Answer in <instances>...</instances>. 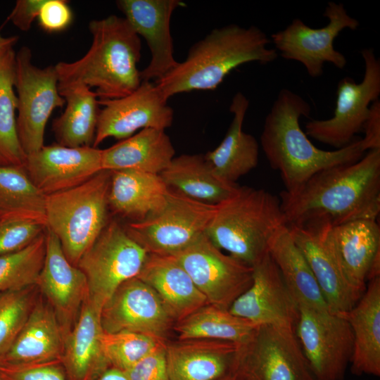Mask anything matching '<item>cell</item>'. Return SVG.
<instances>
[{"label":"cell","instance_id":"obj_41","mask_svg":"<svg viewBox=\"0 0 380 380\" xmlns=\"http://www.w3.org/2000/svg\"><path fill=\"white\" fill-rule=\"evenodd\" d=\"M0 380H66L61 361L33 365L0 364Z\"/></svg>","mask_w":380,"mask_h":380},{"label":"cell","instance_id":"obj_23","mask_svg":"<svg viewBox=\"0 0 380 380\" xmlns=\"http://www.w3.org/2000/svg\"><path fill=\"white\" fill-rule=\"evenodd\" d=\"M165 346L170 380H223L231 376L239 344L209 339Z\"/></svg>","mask_w":380,"mask_h":380},{"label":"cell","instance_id":"obj_7","mask_svg":"<svg viewBox=\"0 0 380 380\" xmlns=\"http://www.w3.org/2000/svg\"><path fill=\"white\" fill-rule=\"evenodd\" d=\"M148 255L125 227L108 221L77 264L87 279L89 300L101 310L123 282L139 274Z\"/></svg>","mask_w":380,"mask_h":380},{"label":"cell","instance_id":"obj_30","mask_svg":"<svg viewBox=\"0 0 380 380\" xmlns=\"http://www.w3.org/2000/svg\"><path fill=\"white\" fill-rule=\"evenodd\" d=\"M175 155V148L165 130L146 128L102 149V170H132L160 175Z\"/></svg>","mask_w":380,"mask_h":380},{"label":"cell","instance_id":"obj_17","mask_svg":"<svg viewBox=\"0 0 380 380\" xmlns=\"http://www.w3.org/2000/svg\"><path fill=\"white\" fill-rule=\"evenodd\" d=\"M174 319L156 292L137 277L123 282L100 312L104 332H136L160 340H163Z\"/></svg>","mask_w":380,"mask_h":380},{"label":"cell","instance_id":"obj_36","mask_svg":"<svg viewBox=\"0 0 380 380\" xmlns=\"http://www.w3.org/2000/svg\"><path fill=\"white\" fill-rule=\"evenodd\" d=\"M46 196L34 185L23 165H0V212L46 224Z\"/></svg>","mask_w":380,"mask_h":380},{"label":"cell","instance_id":"obj_45","mask_svg":"<svg viewBox=\"0 0 380 380\" xmlns=\"http://www.w3.org/2000/svg\"><path fill=\"white\" fill-rule=\"evenodd\" d=\"M365 137L361 139L365 152L380 149V101H374L369 106L362 130Z\"/></svg>","mask_w":380,"mask_h":380},{"label":"cell","instance_id":"obj_37","mask_svg":"<svg viewBox=\"0 0 380 380\" xmlns=\"http://www.w3.org/2000/svg\"><path fill=\"white\" fill-rule=\"evenodd\" d=\"M46 230L25 248L0 256V292L37 285L45 259Z\"/></svg>","mask_w":380,"mask_h":380},{"label":"cell","instance_id":"obj_25","mask_svg":"<svg viewBox=\"0 0 380 380\" xmlns=\"http://www.w3.org/2000/svg\"><path fill=\"white\" fill-rule=\"evenodd\" d=\"M63 343L55 312L39 299L0 364L33 365L61 361Z\"/></svg>","mask_w":380,"mask_h":380},{"label":"cell","instance_id":"obj_18","mask_svg":"<svg viewBox=\"0 0 380 380\" xmlns=\"http://www.w3.org/2000/svg\"><path fill=\"white\" fill-rule=\"evenodd\" d=\"M228 310L255 326L273 325L295 331L298 305L269 252L253 267L251 286Z\"/></svg>","mask_w":380,"mask_h":380},{"label":"cell","instance_id":"obj_12","mask_svg":"<svg viewBox=\"0 0 380 380\" xmlns=\"http://www.w3.org/2000/svg\"><path fill=\"white\" fill-rule=\"evenodd\" d=\"M295 334L316 380H343L350 362L353 336L342 315L299 306Z\"/></svg>","mask_w":380,"mask_h":380},{"label":"cell","instance_id":"obj_40","mask_svg":"<svg viewBox=\"0 0 380 380\" xmlns=\"http://www.w3.org/2000/svg\"><path fill=\"white\" fill-rule=\"evenodd\" d=\"M44 222L15 213L0 214V256L20 251L45 232Z\"/></svg>","mask_w":380,"mask_h":380},{"label":"cell","instance_id":"obj_38","mask_svg":"<svg viewBox=\"0 0 380 380\" xmlns=\"http://www.w3.org/2000/svg\"><path fill=\"white\" fill-rule=\"evenodd\" d=\"M162 340L136 333L122 331L103 332L101 346L110 367L125 371L156 350Z\"/></svg>","mask_w":380,"mask_h":380},{"label":"cell","instance_id":"obj_47","mask_svg":"<svg viewBox=\"0 0 380 380\" xmlns=\"http://www.w3.org/2000/svg\"><path fill=\"white\" fill-rule=\"evenodd\" d=\"M18 39V36L4 37L0 34V53L10 48H13Z\"/></svg>","mask_w":380,"mask_h":380},{"label":"cell","instance_id":"obj_46","mask_svg":"<svg viewBox=\"0 0 380 380\" xmlns=\"http://www.w3.org/2000/svg\"><path fill=\"white\" fill-rule=\"evenodd\" d=\"M95 380H129L125 372L120 369L109 367Z\"/></svg>","mask_w":380,"mask_h":380},{"label":"cell","instance_id":"obj_50","mask_svg":"<svg viewBox=\"0 0 380 380\" xmlns=\"http://www.w3.org/2000/svg\"><path fill=\"white\" fill-rule=\"evenodd\" d=\"M224 379H223V380H224Z\"/></svg>","mask_w":380,"mask_h":380},{"label":"cell","instance_id":"obj_32","mask_svg":"<svg viewBox=\"0 0 380 380\" xmlns=\"http://www.w3.org/2000/svg\"><path fill=\"white\" fill-rule=\"evenodd\" d=\"M58 89L66 106L52 125L57 144L68 147L93 146L100 111L96 93L84 84L58 85Z\"/></svg>","mask_w":380,"mask_h":380},{"label":"cell","instance_id":"obj_43","mask_svg":"<svg viewBox=\"0 0 380 380\" xmlns=\"http://www.w3.org/2000/svg\"><path fill=\"white\" fill-rule=\"evenodd\" d=\"M73 15L65 0H46L37 17L41 28L47 32H58L71 24Z\"/></svg>","mask_w":380,"mask_h":380},{"label":"cell","instance_id":"obj_29","mask_svg":"<svg viewBox=\"0 0 380 380\" xmlns=\"http://www.w3.org/2000/svg\"><path fill=\"white\" fill-rule=\"evenodd\" d=\"M353 332L350 360L353 374L380 376V277L368 281L355 306L342 315Z\"/></svg>","mask_w":380,"mask_h":380},{"label":"cell","instance_id":"obj_27","mask_svg":"<svg viewBox=\"0 0 380 380\" xmlns=\"http://www.w3.org/2000/svg\"><path fill=\"white\" fill-rule=\"evenodd\" d=\"M136 277L156 292L175 319L178 321L209 304L172 255L148 253Z\"/></svg>","mask_w":380,"mask_h":380},{"label":"cell","instance_id":"obj_6","mask_svg":"<svg viewBox=\"0 0 380 380\" xmlns=\"http://www.w3.org/2000/svg\"><path fill=\"white\" fill-rule=\"evenodd\" d=\"M110 179V171L101 170L77 186L46 196V228L75 266L109 221Z\"/></svg>","mask_w":380,"mask_h":380},{"label":"cell","instance_id":"obj_14","mask_svg":"<svg viewBox=\"0 0 380 380\" xmlns=\"http://www.w3.org/2000/svg\"><path fill=\"white\" fill-rule=\"evenodd\" d=\"M186 270L209 304L228 310L251 284L253 267L224 254L206 234L171 255Z\"/></svg>","mask_w":380,"mask_h":380},{"label":"cell","instance_id":"obj_3","mask_svg":"<svg viewBox=\"0 0 380 380\" xmlns=\"http://www.w3.org/2000/svg\"><path fill=\"white\" fill-rule=\"evenodd\" d=\"M92 37L86 54L74 62L55 65L58 86L84 84L96 88L99 100L124 97L141 83L137 64L141 43L129 22L110 15L89 23Z\"/></svg>","mask_w":380,"mask_h":380},{"label":"cell","instance_id":"obj_5","mask_svg":"<svg viewBox=\"0 0 380 380\" xmlns=\"http://www.w3.org/2000/svg\"><path fill=\"white\" fill-rule=\"evenodd\" d=\"M286 226L279 196L262 189L238 186L216 205L205 234L219 249L253 267Z\"/></svg>","mask_w":380,"mask_h":380},{"label":"cell","instance_id":"obj_9","mask_svg":"<svg viewBox=\"0 0 380 380\" xmlns=\"http://www.w3.org/2000/svg\"><path fill=\"white\" fill-rule=\"evenodd\" d=\"M215 206L170 189L161 210L142 221L129 222L125 229L148 253L171 255L205 234Z\"/></svg>","mask_w":380,"mask_h":380},{"label":"cell","instance_id":"obj_21","mask_svg":"<svg viewBox=\"0 0 380 380\" xmlns=\"http://www.w3.org/2000/svg\"><path fill=\"white\" fill-rule=\"evenodd\" d=\"M46 232L45 259L36 286L55 312L65 338L88 296L87 281L83 272L67 259L56 235L47 228Z\"/></svg>","mask_w":380,"mask_h":380},{"label":"cell","instance_id":"obj_24","mask_svg":"<svg viewBox=\"0 0 380 380\" xmlns=\"http://www.w3.org/2000/svg\"><path fill=\"white\" fill-rule=\"evenodd\" d=\"M101 310L87 298L64 338L61 364L67 380H95L109 367L101 346Z\"/></svg>","mask_w":380,"mask_h":380},{"label":"cell","instance_id":"obj_22","mask_svg":"<svg viewBox=\"0 0 380 380\" xmlns=\"http://www.w3.org/2000/svg\"><path fill=\"white\" fill-rule=\"evenodd\" d=\"M332 243L350 284L364 293L366 282L380 277V227L377 219L332 227Z\"/></svg>","mask_w":380,"mask_h":380},{"label":"cell","instance_id":"obj_2","mask_svg":"<svg viewBox=\"0 0 380 380\" xmlns=\"http://www.w3.org/2000/svg\"><path fill=\"white\" fill-rule=\"evenodd\" d=\"M309 103L298 94L282 89L267 115L260 145L270 166L279 172L286 191H292L317 172L359 160L365 154L361 139L333 151L317 148L300 126L308 117Z\"/></svg>","mask_w":380,"mask_h":380},{"label":"cell","instance_id":"obj_33","mask_svg":"<svg viewBox=\"0 0 380 380\" xmlns=\"http://www.w3.org/2000/svg\"><path fill=\"white\" fill-rule=\"evenodd\" d=\"M268 252L298 307L329 310L313 273L288 226L272 238Z\"/></svg>","mask_w":380,"mask_h":380},{"label":"cell","instance_id":"obj_48","mask_svg":"<svg viewBox=\"0 0 380 380\" xmlns=\"http://www.w3.org/2000/svg\"><path fill=\"white\" fill-rule=\"evenodd\" d=\"M224 380H238V379H234V378H232V377H231V376H229V377L226 378Z\"/></svg>","mask_w":380,"mask_h":380},{"label":"cell","instance_id":"obj_15","mask_svg":"<svg viewBox=\"0 0 380 380\" xmlns=\"http://www.w3.org/2000/svg\"><path fill=\"white\" fill-rule=\"evenodd\" d=\"M332 227L328 223L288 226L313 273L329 310L344 315L363 293L350 284L343 272L332 243Z\"/></svg>","mask_w":380,"mask_h":380},{"label":"cell","instance_id":"obj_1","mask_svg":"<svg viewBox=\"0 0 380 380\" xmlns=\"http://www.w3.org/2000/svg\"><path fill=\"white\" fill-rule=\"evenodd\" d=\"M288 226L328 223L333 227L380 212V149L359 160L321 170L279 196Z\"/></svg>","mask_w":380,"mask_h":380},{"label":"cell","instance_id":"obj_26","mask_svg":"<svg viewBox=\"0 0 380 380\" xmlns=\"http://www.w3.org/2000/svg\"><path fill=\"white\" fill-rule=\"evenodd\" d=\"M110 172L108 207L115 214L140 222L165 205L170 189L160 175L132 170Z\"/></svg>","mask_w":380,"mask_h":380},{"label":"cell","instance_id":"obj_10","mask_svg":"<svg viewBox=\"0 0 380 380\" xmlns=\"http://www.w3.org/2000/svg\"><path fill=\"white\" fill-rule=\"evenodd\" d=\"M55 65L35 66L32 51L22 46L15 53L14 87L17 91V132L25 156L44 146V131L52 112L62 108L65 100L58 89Z\"/></svg>","mask_w":380,"mask_h":380},{"label":"cell","instance_id":"obj_42","mask_svg":"<svg viewBox=\"0 0 380 380\" xmlns=\"http://www.w3.org/2000/svg\"><path fill=\"white\" fill-rule=\"evenodd\" d=\"M124 372L129 380H170L165 346L163 343L150 354Z\"/></svg>","mask_w":380,"mask_h":380},{"label":"cell","instance_id":"obj_20","mask_svg":"<svg viewBox=\"0 0 380 380\" xmlns=\"http://www.w3.org/2000/svg\"><path fill=\"white\" fill-rule=\"evenodd\" d=\"M116 5L148 46L151 60L140 70L141 81L161 79L178 64L174 57L170 19L173 12L185 4L180 0H118Z\"/></svg>","mask_w":380,"mask_h":380},{"label":"cell","instance_id":"obj_19","mask_svg":"<svg viewBox=\"0 0 380 380\" xmlns=\"http://www.w3.org/2000/svg\"><path fill=\"white\" fill-rule=\"evenodd\" d=\"M102 149L93 146H43L26 156L25 170L46 196L77 186L101 172Z\"/></svg>","mask_w":380,"mask_h":380},{"label":"cell","instance_id":"obj_13","mask_svg":"<svg viewBox=\"0 0 380 380\" xmlns=\"http://www.w3.org/2000/svg\"><path fill=\"white\" fill-rule=\"evenodd\" d=\"M323 15L329 23L322 28H312L296 18L284 30L272 34L276 51L286 60L300 63L313 78L323 74L325 63L343 69L346 58L335 49L334 42L344 29L356 30L360 23L348 13L341 3L329 1Z\"/></svg>","mask_w":380,"mask_h":380},{"label":"cell","instance_id":"obj_49","mask_svg":"<svg viewBox=\"0 0 380 380\" xmlns=\"http://www.w3.org/2000/svg\"><path fill=\"white\" fill-rule=\"evenodd\" d=\"M1 213V212H0V214Z\"/></svg>","mask_w":380,"mask_h":380},{"label":"cell","instance_id":"obj_34","mask_svg":"<svg viewBox=\"0 0 380 380\" xmlns=\"http://www.w3.org/2000/svg\"><path fill=\"white\" fill-rule=\"evenodd\" d=\"M257 327L228 310L207 304L179 320L175 329L179 340H219L240 345L249 339Z\"/></svg>","mask_w":380,"mask_h":380},{"label":"cell","instance_id":"obj_8","mask_svg":"<svg viewBox=\"0 0 380 380\" xmlns=\"http://www.w3.org/2000/svg\"><path fill=\"white\" fill-rule=\"evenodd\" d=\"M231 377L238 380H316L295 331L258 326L240 344Z\"/></svg>","mask_w":380,"mask_h":380},{"label":"cell","instance_id":"obj_28","mask_svg":"<svg viewBox=\"0 0 380 380\" xmlns=\"http://www.w3.org/2000/svg\"><path fill=\"white\" fill-rule=\"evenodd\" d=\"M249 101L241 92L234 96L229 106L233 119L221 143L204 155L214 172L231 184L253 170L258 163L259 144L243 130Z\"/></svg>","mask_w":380,"mask_h":380},{"label":"cell","instance_id":"obj_35","mask_svg":"<svg viewBox=\"0 0 380 380\" xmlns=\"http://www.w3.org/2000/svg\"><path fill=\"white\" fill-rule=\"evenodd\" d=\"M15 65L13 47L0 53V165H23L26 158L17 132Z\"/></svg>","mask_w":380,"mask_h":380},{"label":"cell","instance_id":"obj_31","mask_svg":"<svg viewBox=\"0 0 380 380\" xmlns=\"http://www.w3.org/2000/svg\"><path fill=\"white\" fill-rule=\"evenodd\" d=\"M160 175L170 189L210 205L219 204L238 186L220 178L203 154L175 157Z\"/></svg>","mask_w":380,"mask_h":380},{"label":"cell","instance_id":"obj_11","mask_svg":"<svg viewBox=\"0 0 380 380\" xmlns=\"http://www.w3.org/2000/svg\"><path fill=\"white\" fill-rule=\"evenodd\" d=\"M364 77L360 83L346 77L337 85L334 115L327 120H312L305 125V134L336 149L355 139L362 130L370 105L380 95V61L372 48L363 49Z\"/></svg>","mask_w":380,"mask_h":380},{"label":"cell","instance_id":"obj_39","mask_svg":"<svg viewBox=\"0 0 380 380\" xmlns=\"http://www.w3.org/2000/svg\"><path fill=\"white\" fill-rule=\"evenodd\" d=\"M36 301L31 287L0 292V363L12 346Z\"/></svg>","mask_w":380,"mask_h":380},{"label":"cell","instance_id":"obj_16","mask_svg":"<svg viewBox=\"0 0 380 380\" xmlns=\"http://www.w3.org/2000/svg\"><path fill=\"white\" fill-rule=\"evenodd\" d=\"M155 83L141 82L132 93L119 99L99 100L100 110L93 147L113 137L123 140L138 129H164L173 122L174 110Z\"/></svg>","mask_w":380,"mask_h":380},{"label":"cell","instance_id":"obj_4","mask_svg":"<svg viewBox=\"0 0 380 380\" xmlns=\"http://www.w3.org/2000/svg\"><path fill=\"white\" fill-rule=\"evenodd\" d=\"M259 27L230 24L213 30L189 49L186 59L155 84L164 96L195 90H212L243 64H267L278 56Z\"/></svg>","mask_w":380,"mask_h":380},{"label":"cell","instance_id":"obj_44","mask_svg":"<svg viewBox=\"0 0 380 380\" xmlns=\"http://www.w3.org/2000/svg\"><path fill=\"white\" fill-rule=\"evenodd\" d=\"M45 1L18 0L7 20L21 31H28L32 22L37 18Z\"/></svg>","mask_w":380,"mask_h":380}]
</instances>
